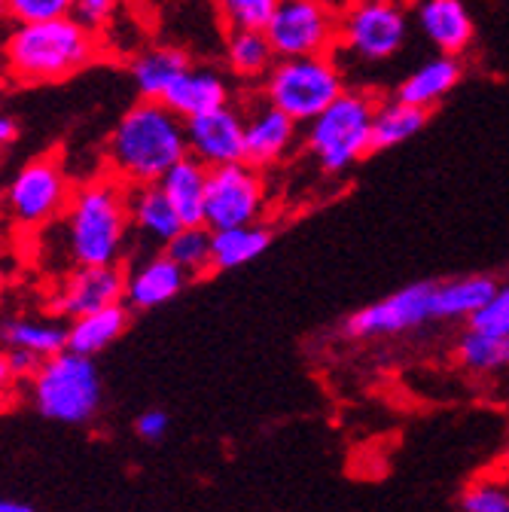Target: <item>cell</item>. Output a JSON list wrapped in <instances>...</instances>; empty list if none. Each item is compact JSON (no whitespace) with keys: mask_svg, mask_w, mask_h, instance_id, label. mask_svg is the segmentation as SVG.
I'll return each mask as SVG.
<instances>
[{"mask_svg":"<svg viewBox=\"0 0 509 512\" xmlns=\"http://www.w3.org/2000/svg\"><path fill=\"white\" fill-rule=\"evenodd\" d=\"M129 211H132V232L135 238L165 247L177 229L183 226L180 214L168 202L165 189L159 183H141L129 186Z\"/></svg>","mask_w":509,"mask_h":512,"instance_id":"obj_20","label":"cell"},{"mask_svg":"<svg viewBox=\"0 0 509 512\" xmlns=\"http://www.w3.org/2000/svg\"><path fill=\"white\" fill-rule=\"evenodd\" d=\"M497 281L488 275H461L439 281L433 290V317L436 320H470L491 302Z\"/></svg>","mask_w":509,"mask_h":512,"instance_id":"obj_25","label":"cell"},{"mask_svg":"<svg viewBox=\"0 0 509 512\" xmlns=\"http://www.w3.org/2000/svg\"><path fill=\"white\" fill-rule=\"evenodd\" d=\"M74 196L71 177L58 156H37L25 162L0 196V211L19 232H43L68 211Z\"/></svg>","mask_w":509,"mask_h":512,"instance_id":"obj_7","label":"cell"},{"mask_svg":"<svg viewBox=\"0 0 509 512\" xmlns=\"http://www.w3.org/2000/svg\"><path fill=\"white\" fill-rule=\"evenodd\" d=\"M183 156H189L186 119L168 104L147 98L119 116L104 150L107 171L129 186L159 183Z\"/></svg>","mask_w":509,"mask_h":512,"instance_id":"obj_2","label":"cell"},{"mask_svg":"<svg viewBox=\"0 0 509 512\" xmlns=\"http://www.w3.org/2000/svg\"><path fill=\"white\" fill-rule=\"evenodd\" d=\"M186 144L189 156L208 168L244 162V110L223 104L186 119Z\"/></svg>","mask_w":509,"mask_h":512,"instance_id":"obj_13","label":"cell"},{"mask_svg":"<svg viewBox=\"0 0 509 512\" xmlns=\"http://www.w3.org/2000/svg\"><path fill=\"white\" fill-rule=\"evenodd\" d=\"M68 348V320L55 311H16L0 317V351H28L40 360Z\"/></svg>","mask_w":509,"mask_h":512,"instance_id":"obj_17","label":"cell"},{"mask_svg":"<svg viewBox=\"0 0 509 512\" xmlns=\"http://www.w3.org/2000/svg\"><path fill=\"white\" fill-rule=\"evenodd\" d=\"M28 397L34 409L55 424H89L101 409V375L95 357L71 348L46 357L28 378Z\"/></svg>","mask_w":509,"mask_h":512,"instance_id":"obj_4","label":"cell"},{"mask_svg":"<svg viewBox=\"0 0 509 512\" xmlns=\"http://www.w3.org/2000/svg\"><path fill=\"white\" fill-rule=\"evenodd\" d=\"M269 205V189L263 171L250 162H235L208 171V202H205V226L232 229L260 223Z\"/></svg>","mask_w":509,"mask_h":512,"instance_id":"obj_10","label":"cell"},{"mask_svg":"<svg viewBox=\"0 0 509 512\" xmlns=\"http://www.w3.org/2000/svg\"><path fill=\"white\" fill-rule=\"evenodd\" d=\"M464 512H509V494L497 485H476L464 494Z\"/></svg>","mask_w":509,"mask_h":512,"instance_id":"obj_34","label":"cell"},{"mask_svg":"<svg viewBox=\"0 0 509 512\" xmlns=\"http://www.w3.org/2000/svg\"><path fill=\"white\" fill-rule=\"evenodd\" d=\"M232 101L229 77L217 68H205V64H193L189 71L180 74V80L168 89L165 101L174 113L183 119H193L199 113L217 110Z\"/></svg>","mask_w":509,"mask_h":512,"instance_id":"obj_18","label":"cell"},{"mask_svg":"<svg viewBox=\"0 0 509 512\" xmlns=\"http://www.w3.org/2000/svg\"><path fill=\"white\" fill-rule=\"evenodd\" d=\"M223 58L229 74L241 83H263L272 64L278 61L266 28H229Z\"/></svg>","mask_w":509,"mask_h":512,"instance_id":"obj_24","label":"cell"},{"mask_svg":"<svg viewBox=\"0 0 509 512\" xmlns=\"http://www.w3.org/2000/svg\"><path fill=\"white\" fill-rule=\"evenodd\" d=\"M0 512H37L31 503H22V500H7L0 497Z\"/></svg>","mask_w":509,"mask_h":512,"instance_id":"obj_39","label":"cell"},{"mask_svg":"<svg viewBox=\"0 0 509 512\" xmlns=\"http://www.w3.org/2000/svg\"><path fill=\"white\" fill-rule=\"evenodd\" d=\"M208 165H202L193 156H183L168 174L159 180L165 189L168 202L180 214L183 226H199L205 223V202H208Z\"/></svg>","mask_w":509,"mask_h":512,"instance_id":"obj_22","label":"cell"},{"mask_svg":"<svg viewBox=\"0 0 509 512\" xmlns=\"http://www.w3.org/2000/svg\"><path fill=\"white\" fill-rule=\"evenodd\" d=\"M272 229L266 223L232 226L214 232V272H229L253 263L272 247Z\"/></svg>","mask_w":509,"mask_h":512,"instance_id":"obj_27","label":"cell"},{"mask_svg":"<svg viewBox=\"0 0 509 512\" xmlns=\"http://www.w3.org/2000/svg\"><path fill=\"white\" fill-rule=\"evenodd\" d=\"M229 28H266L278 0H217Z\"/></svg>","mask_w":509,"mask_h":512,"instance_id":"obj_30","label":"cell"},{"mask_svg":"<svg viewBox=\"0 0 509 512\" xmlns=\"http://www.w3.org/2000/svg\"><path fill=\"white\" fill-rule=\"evenodd\" d=\"M168 424L171 418L162 412V409H150V412H141L138 421H135V433L147 442H159L165 433H168Z\"/></svg>","mask_w":509,"mask_h":512,"instance_id":"obj_35","label":"cell"},{"mask_svg":"<svg viewBox=\"0 0 509 512\" xmlns=\"http://www.w3.org/2000/svg\"><path fill=\"white\" fill-rule=\"evenodd\" d=\"M189 284V275L171 260L165 250L141 256L125 269V305L132 311H153L177 299Z\"/></svg>","mask_w":509,"mask_h":512,"instance_id":"obj_15","label":"cell"},{"mask_svg":"<svg viewBox=\"0 0 509 512\" xmlns=\"http://www.w3.org/2000/svg\"><path fill=\"white\" fill-rule=\"evenodd\" d=\"M464 77V64L458 55H433L427 58L424 64H418V68L403 77V83L397 86V98L421 107V110H433L436 104H442L445 98H449L458 83Z\"/></svg>","mask_w":509,"mask_h":512,"instance_id":"obj_19","label":"cell"},{"mask_svg":"<svg viewBox=\"0 0 509 512\" xmlns=\"http://www.w3.org/2000/svg\"><path fill=\"white\" fill-rule=\"evenodd\" d=\"M430 110H421L403 98H378L375 122H372V150H391L415 138L427 125Z\"/></svg>","mask_w":509,"mask_h":512,"instance_id":"obj_26","label":"cell"},{"mask_svg":"<svg viewBox=\"0 0 509 512\" xmlns=\"http://www.w3.org/2000/svg\"><path fill=\"white\" fill-rule=\"evenodd\" d=\"M119 13V0H74V19L89 31L101 34Z\"/></svg>","mask_w":509,"mask_h":512,"instance_id":"obj_33","label":"cell"},{"mask_svg":"<svg viewBox=\"0 0 509 512\" xmlns=\"http://www.w3.org/2000/svg\"><path fill=\"white\" fill-rule=\"evenodd\" d=\"M458 360L470 372H497L509 366V330L506 333H485V330H467L458 342Z\"/></svg>","mask_w":509,"mask_h":512,"instance_id":"obj_29","label":"cell"},{"mask_svg":"<svg viewBox=\"0 0 509 512\" xmlns=\"http://www.w3.org/2000/svg\"><path fill=\"white\" fill-rule=\"evenodd\" d=\"M129 320H132V308L125 305V299L89 311L83 317H74L68 320V348L86 357H98L129 330Z\"/></svg>","mask_w":509,"mask_h":512,"instance_id":"obj_23","label":"cell"},{"mask_svg":"<svg viewBox=\"0 0 509 512\" xmlns=\"http://www.w3.org/2000/svg\"><path fill=\"white\" fill-rule=\"evenodd\" d=\"M7 13L16 25L61 19L74 13V0H7Z\"/></svg>","mask_w":509,"mask_h":512,"instance_id":"obj_31","label":"cell"},{"mask_svg":"<svg viewBox=\"0 0 509 512\" xmlns=\"http://www.w3.org/2000/svg\"><path fill=\"white\" fill-rule=\"evenodd\" d=\"M132 235L129 183L110 171L80 183L61 214V238L74 266H122Z\"/></svg>","mask_w":509,"mask_h":512,"instance_id":"obj_1","label":"cell"},{"mask_svg":"<svg viewBox=\"0 0 509 512\" xmlns=\"http://www.w3.org/2000/svg\"><path fill=\"white\" fill-rule=\"evenodd\" d=\"M19 135H22V122L13 113L0 110V153H7L10 147H16Z\"/></svg>","mask_w":509,"mask_h":512,"instance_id":"obj_36","label":"cell"},{"mask_svg":"<svg viewBox=\"0 0 509 512\" xmlns=\"http://www.w3.org/2000/svg\"><path fill=\"white\" fill-rule=\"evenodd\" d=\"M473 330H485V333H506L509 330V281L497 284L491 302L470 320Z\"/></svg>","mask_w":509,"mask_h":512,"instance_id":"obj_32","label":"cell"},{"mask_svg":"<svg viewBox=\"0 0 509 512\" xmlns=\"http://www.w3.org/2000/svg\"><path fill=\"white\" fill-rule=\"evenodd\" d=\"M162 250L189 278H202V275L214 272V229L205 223L180 226L177 235Z\"/></svg>","mask_w":509,"mask_h":512,"instance_id":"obj_28","label":"cell"},{"mask_svg":"<svg viewBox=\"0 0 509 512\" xmlns=\"http://www.w3.org/2000/svg\"><path fill=\"white\" fill-rule=\"evenodd\" d=\"M433 281H415L391 296L369 302L357 308L345 324L342 333L348 339H381V336H403L424 327L433 317Z\"/></svg>","mask_w":509,"mask_h":512,"instance_id":"obj_11","label":"cell"},{"mask_svg":"<svg viewBox=\"0 0 509 512\" xmlns=\"http://www.w3.org/2000/svg\"><path fill=\"white\" fill-rule=\"evenodd\" d=\"M193 68L189 55L177 46H150L141 49L132 64H129V77L132 86L141 98L147 101H165L168 89L180 80L183 71Z\"/></svg>","mask_w":509,"mask_h":512,"instance_id":"obj_21","label":"cell"},{"mask_svg":"<svg viewBox=\"0 0 509 512\" xmlns=\"http://www.w3.org/2000/svg\"><path fill=\"white\" fill-rule=\"evenodd\" d=\"M10 13H7V0H0V19H7Z\"/></svg>","mask_w":509,"mask_h":512,"instance_id":"obj_41","label":"cell"},{"mask_svg":"<svg viewBox=\"0 0 509 512\" xmlns=\"http://www.w3.org/2000/svg\"><path fill=\"white\" fill-rule=\"evenodd\" d=\"M101 55L98 34L80 25L74 16L22 22L4 43V64L16 83L43 86L61 83Z\"/></svg>","mask_w":509,"mask_h":512,"instance_id":"obj_3","label":"cell"},{"mask_svg":"<svg viewBox=\"0 0 509 512\" xmlns=\"http://www.w3.org/2000/svg\"><path fill=\"white\" fill-rule=\"evenodd\" d=\"M299 138V122L272 101H253L244 110V162L269 171L281 165Z\"/></svg>","mask_w":509,"mask_h":512,"instance_id":"obj_14","label":"cell"},{"mask_svg":"<svg viewBox=\"0 0 509 512\" xmlns=\"http://www.w3.org/2000/svg\"><path fill=\"white\" fill-rule=\"evenodd\" d=\"M266 37L278 58L333 55L339 46V7L330 0H278Z\"/></svg>","mask_w":509,"mask_h":512,"instance_id":"obj_9","label":"cell"},{"mask_svg":"<svg viewBox=\"0 0 509 512\" xmlns=\"http://www.w3.org/2000/svg\"><path fill=\"white\" fill-rule=\"evenodd\" d=\"M4 354H7L10 369L16 372L19 381H22V378H31V375L37 372V366L43 363L40 357H34V354H28V351H4Z\"/></svg>","mask_w":509,"mask_h":512,"instance_id":"obj_37","label":"cell"},{"mask_svg":"<svg viewBox=\"0 0 509 512\" xmlns=\"http://www.w3.org/2000/svg\"><path fill=\"white\" fill-rule=\"evenodd\" d=\"M7 275V247H4V217H0V281Z\"/></svg>","mask_w":509,"mask_h":512,"instance_id":"obj_40","label":"cell"},{"mask_svg":"<svg viewBox=\"0 0 509 512\" xmlns=\"http://www.w3.org/2000/svg\"><path fill=\"white\" fill-rule=\"evenodd\" d=\"M345 89V74L333 55L278 58L263 80V98L281 107L299 125L324 113Z\"/></svg>","mask_w":509,"mask_h":512,"instance_id":"obj_6","label":"cell"},{"mask_svg":"<svg viewBox=\"0 0 509 512\" xmlns=\"http://www.w3.org/2000/svg\"><path fill=\"white\" fill-rule=\"evenodd\" d=\"M409 31L406 0H345L339 7V46L363 64L397 58Z\"/></svg>","mask_w":509,"mask_h":512,"instance_id":"obj_8","label":"cell"},{"mask_svg":"<svg viewBox=\"0 0 509 512\" xmlns=\"http://www.w3.org/2000/svg\"><path fill=\"white\" fill-rule=\"evenodd\" d=\"M378 98L366 89H345L324 113L305 122V150L324 174L351 171L372 153V122Z\"/></svg>","mask_w":509,"mask_h":512,"instance_id":"obj_5","label":"cell"},{"mask_svg":"<svg viewBox=\"0 0 509 512\" xmlns=\"http://www.w3.org/2000/svg\"><path fill=\"white\" fill-rule=\"evenodd\" d=\"M330 4H336V7H342V4H345V0H330Z\"/></svg>","mask_w":509,"mask_h":512,"instance_id":"obj_42","label":"cell"},{"mask_svg":"<svg viewBox=\"0 0 509 512\" xmlns=\"http://www.w3.org/2000/svg\"><path fill=\"white\" fill-rule=\"evenodd\" d=\"M16 372L10 369V360H7V354L0 351V403H4L7 397H13V388H16Z\"/></svg>","mask_w":509,"mask_h":512,"instance_id":"obj_38","label":"cell"},{"mask_svg":"<svg viewBox=\"0 0 509 512\" xmlns=\"http://www.w3.org/2000/svg\"><path fill=\"white\" fill-rule=\"evenodd\" d=\"M412 19L442 55H461L476 40V22L464 0H412Z\"/></svg>","mask_w":509,"mask_h":512,"instance_id":"obj_16","label":"cell"},{"mask_svg":"<svg viewBox=\"0 0 509 512\" xmlns=\"http://www.w3.org/2000/svg\"><path fill=\"white\" fill-rule=\"evenodd\" d=\"M125 296V269L122 266H74L49 293V311L74 320L104 305L122 302Z\"/></svg>","mask_w":509,"mask_h":512,"instance_id":"obj_12","label":"cell"}]
</instances>
